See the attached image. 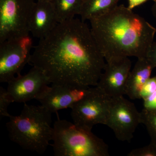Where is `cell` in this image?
<instances>
[{"label":"cell","instance_id":"6da1fadb","mask_svg":"<svg viewBox=\"0 0 156 156\" xmlns=\"http://www.w3.org/2000/svg\"><path fill=\"white\" fill-rule=\"evenodd\" d=\"M105 60L87 23L74 18L40 39L30 62L50 83L88 88L97 85Z\"/></svg>","mask_w":156,"mask_h":156},{"label":"cell","instance_id":"7a4b0ae2","mask_svg":"<svg viewBox=\"0 0 156 156\" xmlns=\"http://www.w3.org/2000/svg\"><path fill=\"white\" fill-rule=\"evenodd\" d=\"M91 32L106 62L134 56L146 58L156 29L124 5L90 20Z\"/></svg>","mask_w":156,"mask_h":156},{"label":"cell","instance_id":"3957f363","mask_svg":"<svg viewBox=\"0 0 156 156\" xmlns=\"http://www.w3.org/2000/svg\"><path fill=\"white\" fill-rule=\"evenodd\" d=\"M52 114L41 105L24 103L20 114L6 124L9 137L22 148L43 154L53 140Z\"/></svg>","mask_w":156,"mask_h":156},{"label":"cell","instance_id":"277c9868","mask_svg":"<svg viewBox=\"0 0 156 156\" xmlns=\"http://www.w3.org/2000/svg\"><path fill=\"white\" fill-rule=\"evenodd\" d=\"M52 144L56 156H108V147L91 131L58 119L53 124Z\"/></svg>","mask_w":156,"mask_h":156},{"label":"cell","instance_id":"5b68a950","mask_svg":"<svg viewBox=\"0 0 156 156\" xmlns=\"http://www.w3.org/2000/svg\"><path fill=\"white\" fill-rule=\"evenodd\" d=\"M35 0H0V43L29 35Z\"/></svg>","mask_w":156,"mask_h":156},{"label":"cell","instance_id":"8992f818","mask_svg":"<svg viewBox=\"0 0 156 156\" xmlns=\"http://www.w3.org/2000/svg\"><path fill=\"white\" fill-rule=\"evenodd\" d=\"M112 98L95 86L72 108L71 116L74 124L92 131L98 124L106 125Z\"/></svg>","mask_w":156,"mask_h":156},{"label":"cell","instance_id":"52a82bcc","mask_svg":"<svg viewBox=\"0 0 156 156\" xmlns=\"http://www.w3.org/2000/svg\"><path fill=\"white\" fill-rule=\"evenodd\" d=\"M32 39L29 35L0 43V82L8 83L21 74L30 62Z\"/></svg>","mask_w":156,"mask_h":156},{"label":"cell","instance_id":"ba28073f","mask_svg":"<svg viewBox=\"0 0 156 156\" xmlns=\"http://www.w3.org/2000/svg\"><path fill=\"white\" fill-rule=\"evenodd\" d=\"M140 124V112L134 103L124 96L112 98L106 126L112 130L117 139L130 141Z\"/></svg>","mask_w":156,"mask_h":156},{"label":"cell","instance_id":"9c48e42d","mask_svg":"<svg viewBox=\"0 0 156 156\" xmlns=\"http://www.w3.org/2000/svg\"><path fill=\"white\" fill-rule=\"evenodd\" d=\"M50 83L44 73L33 66L27 73L16 76L9 82L7 90L14 102L25 103L37 100Z\"/></svg>","mask_w":156,"mask_h":156},{"label":"cell","instance_id":"30bf717a","mask_svg":"<svg viewBox=\"0 0 156 156\" xmlns=\"http://www.w3.org/2000/svg\"><path fill=\"white\" fill-rule=\"evenodd\" d=\"M131 67L128 57L106 62L96 87L111 98L124 96Z\"/></svg>","mask_w":156,"mask_h":156},{"label":"cell","instance_id":"8fae6325","mask_svg":"<svg viewBox=\"0 0 156 156\" xmlns=\"http://www.w3.org/2000/svg\"><path fill=\"white\" fill-rule=\"evenodd\" d=\"M90 88L52 84L51 87L48 86L37 100L53 113L63 109L71 108L88 94Z\"/></svg>","mask_w":156,"mask_h":156},{"label":"cell","instance_id":"7c38bea8","mask_svg":"<svg viewBox=\"0 0 156 156\" xmlns=\"http://www.w3.org/2000/svg\"><path fill=\"white\" fill-rule=\"evenodd\" d=\"M58 23L55 9L51 2L37 1L30 20V33L41 39L47 36Z\"/></svg>","mask_w":156,"mask_h":156},{"label":"cell","instance_id":"4fadbf2b","mask_svg":"<svg viewBox=\"0 0 156 156\" xmlns=\"http://www.w3.org/2000/svg\"><path fill=\"white\" fill-rule=\"evenodd\" d=\"M154 68L147 58H137L131 70L126 86V95L132 100L140 99V93L147 81L151 78Z\"/></svg>","mask_w":156,"mask_h":156},{"label":"cell","instance_id":"5bb4252c","mask_svg":"<svg viewBox=\"0 0 156 156\" xmlns=\"http://www.w3.org/2000/svg\"><path fill=\"white\" fill-rule=\"evenodd\" d=\"M119 0H83L80 15L85 21L108 13L118 6Z\"/></svg>","mask_w":156,"mask_h":156},{"label":"cell","instance_id":"9a60e30c","mask_svg":"<svg viewBox=\"0 0 156 156\" xmlns=\"http://www.w3.org/2000/svg\"><path fill=\"white\" fill-rule=\"evenodd\" d=\"M83 0H53L51 2L55 9L58 23L75 18L80 15Z\"/></svg>","mask_w":156,"mask_h":156},{"label":"cell","instance_id":"2e32d148","mask_svg":"<svg viewBox=\"0 0 156 156\" xmlns=\"http://www.w3.org/2000/svg\"><path fill=\"white\" fill-rule=\"evenodd\" d=\"M141 124L147 129L151 138V142L156 145V110H149L144 108L140 112Z\"/></svg>","mask_w":156,"mask_h":156},{"label":"cell","instance_id":"e0dca14e","mask_svg":"<svg viewBox=\"0 0 156 156\" xmlns=\"http://www.w3.org/2000/svg\"><path fill=\"white\" fill-rule=\"evenodd\" d=\"M14 102L7 89L0 87V117H9L10 115L8 112V107L11 103Z\"/></svg>","mask_w":156,"mask_h":156},{"label":"cell","instance_id":"ac0fdd59","mask_svg":"<svg viewBox=\"0 0 156 156\" xmlns=\"http://www.w3.org/2000/svg\"><path fill=\"white\" fill-rule=\"evenodd\" d=\"M128 156H156V145L151 142L148 145L131 151Z\"/></svg>","mask_w":156,"mask_h":156},{"label":"cell","instance_id":"d6986e66","mask_svg":"<svg viewBox=\"0 0 156 156\" xmlns=\"http://www.w3.org/2000/svg\"><path fill=\"white\" fill-rule=\"evenodd\" d=\"M156 91V76L150 78L143 87L140 93V99H144Z\"/></svg>","mask_w":156,"mask_h":156},{"label":"cell","instance_id":"ffe728a7","mask_svg":"<svg viewBox=\"0 0 156 156\" xmlns=\"http://www.w3.org/2000/svg\"><path fill=\"white\" fill-rule=\"evenodd\" d=\"M143 100L144 108L149 110H156V91Z\"/></svg>","mask_w":156,"mask_h":156},{"label":"cell","instance_id":"44dd1931","mask_svg":"<svg viewBox=\"0 0 156 156\" xmlns=\"http://www.w3.org/2000/svg\"><path fill=\"white\" fill-rule=\"evenodd\" d=\"M147 58L151 62L154 68L156 67V42L152 44L148 52Z\"/></svg>","mask_w":156,"mask_h":156},{"label":"cell","instance_id":"7402d4cb","mask_svg":"<svg viewBox=\"0 0 156 156\" xmlns=\"http://www.w3.org/2000/svg\"><path fill=\"white\" fill-rule=\"evenodd\" d=\"M128 8L130 10H133L137 6L140 5L147 2L148 0H128Z\"/></svg>","mask_w":156,"mask_h":156},{"label":"cell","instance_id":"603a6c76","mask_svg":"<svg viewBox=\"0 0 156 156\" xmlns=\"http://www.w3.org/2000/svg\"><path fill=\"white\" fill-rule=\"evenodd\" d=\"M152 12L156 20V0L155 1L154 3L152 8Z\"/></svg>","mask_w":156,"mask_h":156},{"label":"cell","instance_id":"cb8c5ba5","mask_svg":"<svg viewBox=\"0 0 156 156\" xmlns=\"http://www.w3.org/2000/svg\"><path fill=\"white\" fill-rule=\"evenodd\" d=\"M36 1H40V2H52L53 0H36Z\"/></svg>","mask_w":156,"mask_h":156}]
</instances>
